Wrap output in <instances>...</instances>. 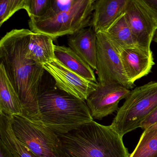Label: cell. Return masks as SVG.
<instances>
[{"instance_id": "cell-23", "label": "cell", "mask_w": 157, "mask_h": 157, "mask_svg": "<svg viewBox=\"0 0 157 157\" xmlns=\"http://www.w3.org/2000/svg\"><path fill=\"white\" fill-rule=\"evenodd\" d=\"M155 23L157 28V0H139Z\"/></svg>"}, {"instance_id": "cell-27", "label": "cell", "mask_w": 157, "mask_h": 157, "mask_svg": "<svg viewBox=\"0 0 157 157\" xmlns=\"http://www.w3.org/2000/svg\"><path fill=\"white\" fill-rule=\"evenodd\" d=\"M149 128H150V129H157V123H156V124H154L152 125V126H151Z\"/></svg>"}, {"instance_id": "cell-15", "label": "cell", "mask_w": 157, "mask_h": 157, "mask_svg": "<svg viewBox=\"0 0 157 157\" xmlns=\"http://www.w3.org/2000/svg\"><path fill=\"white\" fill-rule=\"evenodd\" d=\"M0 112L10 117L22 115L21 104L4 66L0 64Z\"/></svg>"}, {"instance_id": "cell-4", "label": "cell", "mask_w": 157, "mask_h": 157, "mask_svg": "<svg viewBox=\"0 0 157 157\" xmlns=\"http://www.w3.org/2000/svg\"><path fill=\"white\" fill-rule=\"evenodd\" d=\"M157 107V81H151L131 91L111 126L121 136L140 128L143 120Z\"/></svg>"}, {"instance_id": "cell-9", "label": "cell", "mask_w": 157, "mask_h": 157, "mask_svg": "<svg viewBox=\"0 0 157 157\" xmlns=\"http://www.w3.org/2000/svg\"><path fill=\"white\" fill-rule=\"evenodd\" d=\"M131 90L121 85H102L98 82L96 89L86 101L92 117L101 120L118 110L119 101L126 99Z\"/></svg>"}, {"instance_id": "cell-5", "label": "cell", "mask_w": 157, "mask_h": 157, "mask_svg": "<svg viewBox=\"0 0 157 157\" xmlns=\"http://www.w3.org/2000/svg\"><path fill=\"white\" fill-rule=\"evenodd\" d=\"M95 0H77L68 11L28 21L33 33L49 36L53 40L71 35L90 25Z\"/></svg>"}, {"instance_id": "cell-25", "label": "cell", "mask_w": 157, "mask_h": 157, "mask_svg": "<svg viewBox=\"0 0 157 157\" xmlns=\"http://www.w3.org/2000/svg\"><path fill=\"white\" fill-rule=\"evenodd\" d=\"M0 157H14L9 148L0 139Z\"/></svg>"}, {"instance_id": "cell-12", "label": "cell", "mask_w": 157, "mask_h": 157, "mask_svg": "<svg viewBox=\"0 0 157 157\" xmlns=\"http://www.w3.org/2000/svg\"><path fill=\"white\" fill-rule=\"evenodd\" d=\"M120 55L127 76L133 84L137 80L149 74L155 65L151 51L131 48L122 50Z\"/></svg>"}, {"instance_id": "cell-14", "label": "cell", "mask_w": 157, "mask_h": 157, "mask_svg": "<svg viewBox=\"0 0 157 157\" xmlns=\"http://www.w3.org/2000/svg\"><path fill=\"white\" fill-rule=\"evenodd\" d=\"M54 40L47 35L33 33L28 45L26 57L43 66L56 58Z\"/></svg>"}, {"instance_id": "cell-7", "label": "cell", "mask_w": 157, "mask_h": 157, "mask_svg": "<svg viewBox=\"0 0 157 157\" xmlns=\"http://www.w3.org/2000/svg\"><path fill=\"white\" fill-rule=\"evenodd\" d=\"M96 57L98 83L121 85L129 90L134 88L135 84L129 82L124 69L120 53L105 33L97 34Z\"/></svg>"}, {"instance_id": "cell-8", "label": "cell", "mask_w": 157, "mask_h": 157, "mask_svg": "<svg viewBox=\"0 0 157 157\" xmlns=\"http://www.w3.org/2000/svg\"><path fill=\"white\" fill-rule=\"evenodd\" d=\"M43 67L54 78L57 88L81 100L86 101L98 85V82L87 80L69 69L56 58Z\"/></svg>"}, {"instance_id": "cell-3", "label": "cell", "mask_w": 157, "mask_h": 157, "mask_svg": "<svg viewBox=\"0 0 157 157\" xmlns=\"http://www.w3.org/2000/svg\"><path fill=\"white\" fill-rule=\"evenodd\" d=\"M41 124L65 134L93 120L85 101L56 88L42 89L38 96Z\"/></svg>"}, {"instance_id": "cell-6", "label": "cell", "mask_w": 157, "mask_h": 157, "mask_svg": "<svg viewBox=\"0 0 157 157\" xmlns=\"http://www.w3.org/2000/svg\"><path fill=\"white\" fill-rule=\"evenodd\" d=\"M12 128L19 141L40 157H65L56 132L22 115L10 117Z\"/></svg>"}, {"instance_id": "cell-20", "label": "cell", "mask_w": 157, "mask_h": 157, "mask_svg": "<svg viewBox=\"0 0 157 157\" xmlns=\"http://www.w3.org/2000/svg\"><path fill=\"white\" fill-rule=\"evenodd\" d=\"M25 0L0 1V26L10 19L15 13L25 8Z\"/></svg>"}, {"instance_id": "cell-24", "label": "cell", "mask_w": 157, "mask_h": 157, "mask_svg": "<svg viewBox=\"0 0 157 157\" xmlns=\"http://www.w3.org/2000/svg\"><path fill=\"white\" fill-rule=\"evenodd\" d=\"M157 123V107L141 123L140 128L145 130Z\"/></svg>"}, {"instance_id": "cell-11", "label": "cell", "mask_w": 157, "mask_h": 157, "mask_svg": "<svg viewBox=\"0 0 157 157\" xmlns=\"http://www.w3.org/2000/svg\"><path fill=\"white\" fill-rule=\"evenodd\" d=\"M129 0H96L90 23L96 34L105 33L124 13Z\"/></svg>"}, {"instance_id": "cell-21", "label": "cell", "mask_w": 157, "mask_h": 157, "mask_svg": "<svg viewBox=\"0 0 157 157\" xmlns=\"http://www.w3.org/2000/svg\"><path fill=\"white\" fill-rule=\"evenodd\" d=\"M51 0H25V8L31 20L40 19L46 14Z\"/></svg>"}, {"instance_id": "cell-18", "label": "cell", "mask_w": 157, "mask_h": 157, "mask_svg": "<svg viewBox=\"0 0 157 157\" xmlns=\"http://www.w3.org/2000/svg\"><path fill=\"white\" fill-rule=\"evenodd\" d=\"M0 136L14 157H40L19 141L13 130L10 117L2 112H0Z\"/></svg>"}, {"instance_id": "cell-22", "label": "cell", "mask_w": 157, "mask_h": 157, "mask_svg": "<svg viewBox=\"0 0 157 157\" xmlns=\"http://www.w3.org/2000/svg\"><path fill=\"white\" fill-rule=\"evenodd\" d=\"M77 0H51L50 7L46 14L42 18H48L69 11ZM41 19V18H40Z\"/></svg>"}, {"instance_id": "cell-2", "label": "cell", "mask_w": 157, "mask_h": 157, "mask_svg": "<svg viewBox=\"0 0 157 157\" xmlns=\"http://www.w3.org/2000/svg\"><path fill=\"white\" fill-rule=\"evenodd\" d=\"M57 134L65 157H130L123 137L111 125L93 120L68 133Z\"/></svg>"}, {"instance_id": "cell-17", "label": "cell", "mask_w": 157, "mask_h": 157, "mask_svg": "<svg viewBox=\"0 0 157 157\" xmlns=\"http://www.w3.org/2000/svg\"><path fill=\"white\" fill-rule=\"evenodd\" d=\"M105 33L119 53L124 49L139 48L128 24L124 13L108 29Z\"/></svg>"}, {"instance_id": "cell-13", "label": "cell", "mask_w": 157, "mask_h": 157, "mask_svg": "<svg viewBox=\"0 0 157 157\" xmlns=\"http://www.w3.org/2000/svg\"><path fill=\"white\" fill-rule=\"evenodd\" d=\"M68 45L94 70H96L97 34L92 28H83L70 35Z\"/></svg>"}, {"instance_id": "cell-1", "label": "cell", "mask_w": 157, "mask_h": 157, "mask_svg": "<svg viewBox=\"0 0 157 157\" xmlns=\"http://www.w3.org/2000/svg\"><path fill=\"white\" fill-rule=\"evenodd\" d=\"M33 32L29 29H13L0 40V60L21 104L23 116L41 124L38 96L44 69L26 57Z\"/></svg>"}, {"instance_id": "cell-10", "label": "cell", "mask_w": 157, "mask_h": 157, "mask_svg": "<svg viewBox=\"0 0 157 157\" xmlns=\"http://www.w3.org/2000/svg\"><path fill=\"white\" fill-rule=\"evenodd\" d=\"M124 15L139 48L151 51V44L157 28L152 18L139 0L128 1Z\"/></svg>"}, {"instance_id": "cell-16", "label": "cell", "mask_w": 157, "mask_h": 157, "mask_svg": "<svg viewBox=\"0 0 157 157\" xmlns=\"http://www.w3.org/2000/svg\"><path fill=\"white\" fill-rule=\"evenodd\" d=\"M56 58L70 70L87 80L98 82L94 70L69 47L55 45Z\"/></svg>"}, {"instance_id": "cell-26", "label": "cell", "mask_w": 157, "mask_h": 157, "mask_svg": "<svg viewBox=\"0 0 157 157\" xmlns=\"http://www.w3.org/2000/svg\"><path fill=\"white\" fill-rule=\"evenodd\" d=\"M153 41H154L155 43H156V44H157V30H156V32H155V34H154Z\"/></svg>"}, {"instance_id": "cell-19", "label": "cell", "mask_w": 157, "mask_h": 157, "mask_svg": "<svg viewBox=\"0 0 157 157\" xmlns=\"http://www.w3.org/2000/svg\"><path fill=\"white\" fill-rule=\"evenodd\" d=\"M129 157H157V130H144Z\"/></svg>"}]
</instances>
